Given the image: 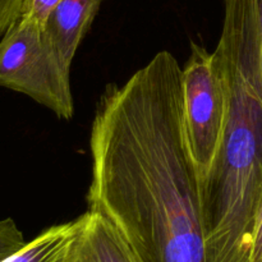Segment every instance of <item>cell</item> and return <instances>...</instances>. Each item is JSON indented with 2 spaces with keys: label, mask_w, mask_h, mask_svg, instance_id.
<instances>
[{
  "label": "cell",
  "mask_w": 262,
  "mask_h": 262,
  "mask_svg": "<svg viewBox=\"0 0 262 262\" xmlns=\"http://www.w3.org/2000/svg\"><path fill=\"white\" fill-rule=\"evenodd\" d=\"M81 227V216L53 225L2 262H64L72 241Z\"/></svg>",
  "instance_id": "obj_7"
},
{
  "label": "cell",
  "mask_w": 262,
  "mask_h": 262,
  "mask_svg": "<svg viewBox=\"0 0 262 262\" xmlns=\"http://www.w3.org/2000/svg\"><path fill=\"white\" fill-rule=\"evenodd\" d=\"M261 0H224L214 54L228 95L222 146L202 186L207 262H251L262 206V87L258 77Z\"/></svg>",
  "instance_id": "obj_2"
},
{
  "label": "cell",
  "mask_w": 262,
  "mask_h": 262,
  "mask_svg": "<svg viewBox=\"0 0 262 262\" xmlns=\"http://www.w3.org/2000/svg\"><path fill=\"white\" fill-rule=\"evenodd\" d=\"M251 262H262V206L255 220L251 245Z\"/></svg>",
  "instance_id": "obj_11"
},
{
  "label": "cell",
  "mask_w": 262,
  "mask_h": 262,
  "mask_svg": "<svg viewBox=\"0 0 262 262\" xmlns=\"http://www.w3.org/2000/svg\"><path fill=\"white\" fill-rule=\"evenodd\" d=\"M258 77L262 87V0L260 9V27H258Z\"/></svg>",
  "instance_id": "obj_12"
},
{
  "label": "cell",
  "mask_w": 262,
  "mask_h": 262,
  "mask_svg": "<svg viewBox=\"0 0 262 262\" xmlns=\"http://www.w3.org/2000/svg\"><path fill=\"white\" fill-rule=\"evenodd\" d=\"M71 68L45 28L28 18H18L0 37V87L31 97L63 120L74 115Z\"/></svg>",
  "instance_id": "obj_3"
},
{
  "label": "cell",
  "mask_w": 262,
  "mask_h": 262,
  "mask_svg": "<svg viewBox=\"0 0 262 262\" xmlns=\"http://www.w3.org/2000/svg\"><path fill=\"white\" fill-rule=\"evenodd\" d=\"M23 0H0V37L19 18Z\"/></svg>",
  "instance_id": "obj_10"
},
{
  "label": "cell",
  "mask_w": 262,
  "mask_h": 262,
  "mask_svg": "<svg viewBox=\"0 0 262 262\" xmlns=\"http://www.w3.org/2000/svg\"><path fill=\"white\" fill-rule=\"evenodd\" d=\"M90 151L87 210L112 223L138 262H207L182 67L170 51H159L122 84L105 87Z\"/></svg>",
  "instance_id": "obj_1"
},
{
  "label": "cell",
  "mask_w": 262,
  "mask_h": 262,
  "mask_svg": "<svg viewBox=\"0 0 262 262\" xmlns=\"http://www.w3.org/2000/svg\"><path fill=\"white\" fill-rule=\"evenodd\" d=\"M64 262H138L122 235L104 216L87 210Z\"/></svg>",
  "instance_id": "obj_5"
},
{
  "label": "cell",
  "mask_w": 262,
  "mask_h": 262,
  "mask_svg": "<svg viewBox=\"0 0 262 262\" xmlns=\"http://www.w3.org/2000/svg\"><path fill=\"white\" fill-rule=\"evenodd\" d=\"M26 243L14 220L10 217L0 220V262L19 251Z\"/></svg>",
  "instance_id": "obj_8"
},
{
  "label": "cell",
  "mask_w": 262,
  "mask_h": 262,
  "mask_svg": "<svg viewBox=\"0 0 262 262\" xmlns=\"http://www.w3.org/2000/svg\"><path fill=\"white\" fill-rule=\"evenodd\" d=\"M105 0H60L46 25V32L68 63L91 28Z\"/></svg>",
  "instance_id": "obj_6"
},
{
  "label": "cell",
  "mask_w": 262,
  "mask_h": 262,
  "mask_svg": "<svg viewBox=\"0 0 262 262\" xmlns=\"http://www.w3.org/2000/svg\"><path fill=\"white\" fill-rule=\"evenodd\" d=\"M59 3L60 0H23L19 17L28 18L42 28H46L49 18Z\"/></svg>",
  "instance_id": "obj_9"
},
{
  "label": "cell",
  "mask_w": 262,
  "mask_h": 262,
  "mask_svg": "<svg viewBox=\"0 0 262 262\" xmlns=\"http://www.w3.org/2000/svg\"><path fill=\"white\" fill-rule=\"evenodd\" d=\"M182 86L187 140L202 188L222 146L228 95L215 54L194 41L182 68Z\"/></svg>",
  "instance_id": "obj_4"
}]
</instances>
